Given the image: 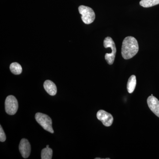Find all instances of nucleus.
<instances>
[{
	"label": "nucleus",
	"mask_w": 159,
	"mask_h": 159,
	"mask_svg": "<svg viewBox=\"0 0 159 159\" xmlns=\"http://www.w3.org/2000/svg\"><path fill=\"white\" fill-rule=\"evenodd\" d=\"M103 45L105 48H111V53H106L105 55V58L109 65H112L115 61L116 53V44L111 38H106L103 41Z\"/></svg>",
	"instance_id": "2"
},
{
	"label": "nucleus",
	"mask_w": 159,
	"mask_h": 159,
	"mask_svg": "<svg viewBox=\"0 0 159 159\" xmlns=\"http://www.w3.org/2000/svg\"><path fill=\"white\" fill-rule=\"evenodd\" d=\"M6 135L5 132L3 130L2 125L0 126V141L4 142L6 140Z\"/></svg>",
	"instance_id": "14"
},
{
	"label": "nucleus",
	"mask_w": 159,
	"mask_h": 159,
	"mask_svg": "<svg viewBox=\"0 0 159 159\" xmlns=\"http://www.w3.org/2000/svg\"><path fill=\"white\" fill-rule=\"evenodd\" d=\"M35 119L38 123L45 130L48 131L51 133H54V131L52 128V120L49 116L41 113H37L35 114Z\"/></svg>",
	"instance_id": "3"
},
{
	"label": "nucleus",
	"mask_w": 159,
	"mask_h": 159,
	"mask_svg": "<svg viewBox=\"0 0 159 159\" xmlns=\"http://www.w3.org/2000/svg\"><path fill=\"white\" fill-rule=\"evenodd\" d=\"M10 70L15 75H19L22 72L21 66L17 62L12 63L10 66Z\"/></svg>",
	"instance_id": "11"
},
{
	"label": "nucleus",
	"mask_w": 159,
	"mask_h": 159,
	"mask_svg": "<svg viewBox=\"0 0 159 159\" xmlns=\"http://www.w3.org/2000/svg\"><path fill=\"white\" fill-rule=\"evenodd\" d=\"M139 50V44L135 38L128 36L123 40L121 51L123 58L129 59L132 58L138 53Z\"/></svg>",
	"instance_id": "1"
},
{
	"label": "nucleus",
	"mask_w": 159,
	"mask_h": 159,
	"mask_svg": "<svg viewBox=\"0 0 159 159\" xmlns=\"http://www.w3.org/2000/svg\"><path fill=\"white\" fill-rule=\"evenodd\" d=\"M18 109V102L17 99L12 95L7 97L5 101V110L9 115H14Z\"/></svg>",
	"instance_id": "5"
},
{
	"label": "nucleus",
	"mask_w": 159,
	"mask_h": 159,
	"mask_svg": "<svg viewBox=\"0 0 159 159\" xmlns=\"http://www.w3.org/2000/svg\"><path fill=\"white\" fill-rule=\"evenodd\" d=\"M97 119L102 122L106 126H110L113 122V117L111 114L105 111L99 110L97 112Z\"/></svg>",
	"instance_id": "6"
},
{
	"label": "nucleus",
	"mask_w": 159,
	"mask_h": 159,
	"mask_svg": "<svg viewBox=\"0 0 159 159\" xmlns=\"http://www.w3.org/2000/svg\"><path fill=\"white\" fill-rule=\"evenodd\" d=\"M53 155V150L51 148H43L41 152L42 159H51Z\"/></svg>",
	"instance_id": "13"
},
{
	"label": "nucleus",
	"mask_w": 159,
	"mask_h": 159,
	"mask_svg": "<svg viewBox=\"0 0 159 159\" xmlns=\"http://www.w3.org/2000/svg\"><path fill=\"white\" fill-rule=\"evenodd\" d=\"M79 13L81 15V19L83 22L89 25L94 21L95 19V13L93 9L90 7L80 6L78 8Z\"/></svg>",
	"instance_id": "4"
},
{
	"label": "nucleus",
	"mask_w": 159,
	"mask_h": 159,
	"mask_svg": "<svg viewBox=\"0 0 159 159\" xmlns=\"http://www.w3.org/2000/svg\"><path fill=\"white\" fill-rule=\"evenodd\" d=\"M136 77L135 75H132L128 80L127 84V89L129 93H133L136 86Z\"/></svg>",
	"instance_id": "10"
},
{
	"label": "nucleus",
	"mask_w": 159,
	"mask_h": 159,
	"mask_svg": "<svg viewBox=\"0 0 159 159\" xmlns=\"http://www.w3.org/2000/svg\"><path fill=\"white\" fill-rule=\"evenodd\" d=\"M19 150L22 156L24 158H28L31 153V145L27 139H23L20 142Z\"/></svg>",
	"instance_id": "7"
},
{
	"label": "nucleus",
	"mask_w": 159,
	"mask_h": 159,
	"mask_svg": "<svg viewBox=\"0 0 159 159\" xmlns=\"http://www.w3.org/2000/svg\"><path fill=\"white\" fill-rule=\"evenodd\" d=\"M43 86L46 92L51 96H54L57 93V87L51 80H46L44 83Z\"/></svg>",
	"instance_id": "9"
},
{
	"label": "nucleus",
	"mask_w": 159,
	"mask_h": 159,
	"mask_svg": "<svg viewBox=\"0 0 159 159\" xmlns=\"http://www.w3.org/2000/svg\"><path fill=\"white\" fill-rule=\"evenodd\" d=\"M159 4V0H142L140 1V6L144 8H149Z\"/></svg>",
	"instance_id": "12"
},
{
	"label": "nucleus",
	"mask_w": 159,
	"mask_h": 159,
	"mask_svg": "<svg viewBox=\"0 0 159 159\" xmlns=\"http://www.w3.org/2000/svg\"><path fill=\"white\" fill-rule=\"evenodd\" d=\"M148 107L157 116L159 117V101L156 97L151 96L147 99Z\"/></svg>",
	"instance_id": "8"
},
{
	"label": "nucleus",
	"mask_w": 159,
	"mask_h": 159,
	"mask_svg": "<svg viewBox=\"0 0 159 159\" xmlns=\"http://www.w3.org/2000/svg\"><path fill=\"white\" fill-rule=\"evenodd\" d=\"M47 148H49V145H47Z\"/></svg>",
	"instance_id": "15"
}]
</instances>
